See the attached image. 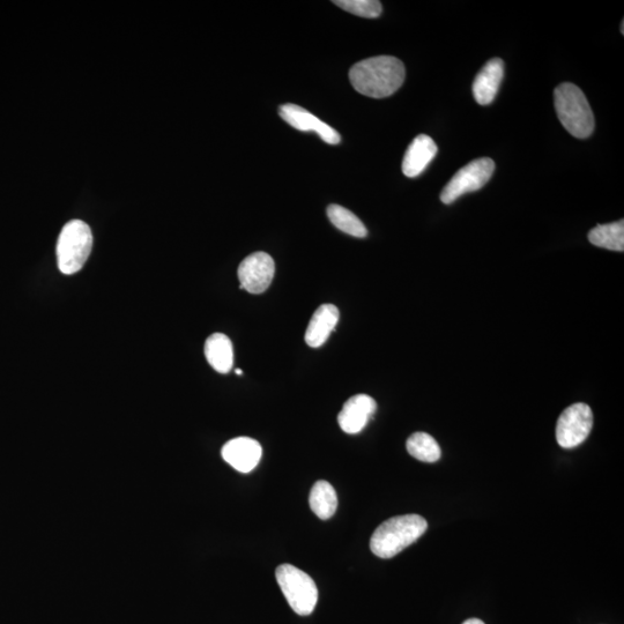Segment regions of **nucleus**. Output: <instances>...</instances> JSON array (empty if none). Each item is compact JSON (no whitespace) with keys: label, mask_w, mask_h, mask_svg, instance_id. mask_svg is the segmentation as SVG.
<instances>
[{"label":"nucleus","mask_w":624,"mask_h":624,"mask_svg":"<svg viewBox=\"0 0 624 624\" xmlns=\"http://www.w3.org/2000/svg\"><path fill=\"white\" fill-rule=\"evenodd\" d=\"M405 65L392 56H378L356 63L349 71V80L356 92L368 98L384 99L403 86Z\"/></svg>","instance_id":"obj_1"},{"label":"nucleus","mask_w":624,"mask_h":624,"mask_svg":"<svg viewBox=\"0 0 624 624\" xmlns=\"http://www.w3.org/2000/svg\"><path fill=\"white\" fill-rule=\"evenodd\" d=\"M428 529L427 520L419 515L392 517L371 537L370 548L381 559H391L420 539Z\"/></svg>","instance_id":"obj_2"},{"label":"nucleus","mask_w":624,"mask_h":624,"mask_svg":"<svg viewBox=\"0 0 624 624\" xmlns=\"http://www.w3.org/2000/svg\"><path fill=\"white\" fill-rule=\"evenodd\" d=\"M554 103L557 116L571 136L589 138L594 131V116L589 101L581 88L562 84L555 89Z\"/></svg>","instance_id":"obj_3"},{"label":"nucleus","mask_w":624,"mask_h":624,"mask_svg":"<svg viewBox=\"0 0 624 624\" xmlns=\"http://www.w3.org/2000/svg\"><path fill=\"white\" fill-rule=\"evenodd\" d=\"M92 248L91 228L84 221H70L58 237L56 254L59 271L65 276H72L79 272L91 255Z\"/></svg>","instance_id":"obj_4"},{"label":"nucleus","mask_w":624,"mask_h":624,"mask_svg":"<svg viewBox=\"0 0 624 624\" xmlns=\"http://www.w3.org/2000/svg\"><path fill=\"white\" fill-rule=\"evenodd\" d=\"M276 577L289 606L296 614L308 616L314 612L318 601L314 579L291 564H282L276 571Z\"/></svg>","instance_id":"obj_5"},{"label":"nucleus","mask_w":624,"mask_h":624,"mask_svg":"<svg viewBox=\"0 0 624 624\" xmlns=\"http://www.w3.org/2000/svg\"><path fill=\"white\" fill-rule=\"evenodd\" d=\"M494 172L495 163L492 159L482 158L468 163L445 185L441 193L442 203L450 205L466 193L484 188Z\"/></svg>","instance_id":"obj_6"},{"label":"nucleus","mask_w":624,"mask_h":624,"mask_svg":"<svg viewBox=\"0 0 624 624\" xmlns=\"http://www.w3.org/2000/svg\"><path fill=\"white\" fill-rule=\"evenodd\" d=\"M592 428L593 413L590 406L583 403L571 405L562 412L557 421V443L564 449L576 448L585 442Z\"/></svg>","instance_id":"obj_7"},{"label":"nucleus","mask_w":624,"mask_h":624,"mask_svg":"<svg viewBox=\"0 0 624 624\" xmlns=\"http://www.w3.org/2000/svg\"><path fill=\"white\" fill-rule=\"evenodd\" d=\"M274 274H276V264L273 258L265 252H255L248 256L237 270V276L241 282L240 288L250 294L264 293L271 286Z\"/></svg>","instance_id":"obj_8"},{"label":"nucleus","mask_w":624,"mask_h":624,"mask_svg":"<svg viewBox=\"0 0 624 624\" xmlns=\"http://www.w3.org/2000/svg\"><path fill=\"white\" fill-rule=\"evenodd\" d=\"M279 115L292 128L302 132H316L326 144L337 145L341 141L339 133L330 125L319 120L308 110L296 104H284L279 109Z\"/></svg>","instance_id":"obj_9"},{"label":"nucleus","mask_w":624,"mask_h":624,"mask_svg":"<svg viewBox=\"0 0 624 624\" xmlns=\"http://www.w3.org/2000/svg\"><path fill=\"white\" fill-rule=\"evenodd\" d=\"M377 410L376 401L368 395H356L346 401L338 415V422L346 434H359L373 418Z\"/></svg>","instance_id":"obj_10"},{"label":"nucleus","mask_w":624,"mask_h":624,"mask_svg":"<svg viewBox=\"0 0 624 624\" xmlns=\"http://www.w3.org/2000/svg\"><path fill=\"white\" fill-rule=\"evenodd\" d=\"M221 455L236 471L249 473L259 464L263 450L252 438L239 437L227 442L222 448Z\"/></svg>","instance_id":"obj_11"},{"label":"nucleus","mask_w":624,"mask_h":624,"mask_svg":"<svg viewBox=\"0 0 624 624\" xmlns=\"http://www.w3.org/2000/svg\"><path fill=\"white\" fill-rule=\"evenodd\" d=\"M503 77L504 63L502 59H490L478 73V76L475 77L473 83L474 99L480 106H488L495 100L497 93L500 91Z\"/></svg>","instance_id":"obj_12"},{"label":"nucleus","mask_w":624,"mask_h":624,"mask_svg":"<svg viewBox=\"0 0 624 624\" xmlns=\"http://www.w3.org/2000/svg\"><path fill=\"white\" fill-rule=\"evenodd\" d=\"M437 151V145L432 138L426 135L416 137L404 156V175L410 178L421 175L435 159Z\"/></svg>","instance_id":"obj_13"},{"label":"nucleus","mask_w":624,"mask_h":624,"mask_svg":"<svg viewBox=\"0 0 624 624\" xmlns=\"http://www.w3.org/2000/svg\"><path fill=\"white\" fill-rule=\"evenodd\" d=\"M339 310L333 304H323L311 317L306 332V343L318 348L326 343L339 322Z\"/></svg>","instance_id":"obj_14"},{"label":"nucleus","mask_w":624,"mask_h":624,"mask_svg":"<svg viewBox=\"0 0 624 624\" xmlns=\"http://www.w3.org/2000/svg\"><path fill=\"white\" fill-rule=\"evenodd\" d=\"M205 356L215 371L220 374H228L234 364L232 341L225 334H212L205 343Z\"/></svg>","instance_id":"obj_15"},{"label":"nucleus","mask_w":624,"mask_h":624,"mask_svg":"<svg viewBox=\"0 0 624 624\" xmlns=\"http://www.w3.org/2000/svg\"><path fill=\"white\" fill-rule=\"evenodd\" d=\"M309 503L312 512L323 520L330 519L336 514L338 508V496L336 490L328 481H317L312 487Z\"/></svg>","instance_id":"obj_16"},{"label":"nucleus","mask_w":624,"mask_h":624,"mask_svg":"<svg viewBox=\"0 0 624 624\" xmlns=\"http://www.w3.org/2000/svg\"><path fill=\"white\" fill-rule=\"evenodd\" d=\"M589 241L596 247L622 252L624 250V221L593 228L589 233Z\"/></svg>","instance_id":"obj_17"},{"label":"nucleus","mask_w":624,"mask_h":624,"mask_svg":"<svg viewBox=\"0 0 624 624\" xmlns=\"http://www.w3.org/2000/svg\"><path fill=\"white\" fill-rule=\"evenodd\" d=\"M408 453L420 462L435 463L442 456L440 445L427 433H415L406 443Z\"/></svg>","instance_id":"obj_18"},{"label":"nucleus","mask_w":624,"mask_h":624,"mask_svg":"<svg viewBox=\"0 0 624 624\" xmlns=\"http://www.w3.org/2000/svg\"><path fill=\"white\" fill-rule=\"evenodd\" d=\"M328 217L332 224L345 234L359 237V239H363V237L368 235V230L363 225V222L343 206L330 205L328 207Z\"/></svg>","instance_id":"obj_19"},{"label":"nucleus","mask_w":624,"mask_h":624,"mask_svg":"<svg viewBox=\"0 0 624 624\" xmlns=\"http://www.w3.org/2000/svg\"><path fill=\"white\" fill-rule=\"evenodd\" d=\"M333 4L354 14V16L368 19L380 17L383 10L382 3L377 2V0H336Z\"/></svg>","instance_id":"obj_20"},{"label":"nucleus","mask_w":624,"mask_h":624,"mask_svg":"<svg viewBox=\"0 0 624 624\" xmlns=\"http://www.w3.org/2000/svg\"><path fill=\"white\" fill-rule=\"evenodd\" d=\"M463 624H485V622L479 619H468Z\"/></svg>","instance_id":"obj_21"},{"label":"nucleus","mask_w":624,"mask_h":624,"mask_svg":"<svg viewBox=\"0 0 624 624\" xmlns=\"http://www.w3.org/2000/svg\"><path fill=\"white\" fill-rule=\"evenodd\" d=\"M235 373H236L237 375H242V374H243L241 369H236Z\"/></svg>","instance_id":"obj_22"},{"label":"nucleus","mask_w":624,"mask_h":624,"mask_svg":"<svg viewBox=\"0 0 624 624\" xmlns=\"http://www.w3.org/2000/svg\"><path fill=\"white\" fill-rule=\"evenodd\" d=\"M621 33H622V35L624 34V22L623 21H622V24H621Z\"/></svg>","instance_id":"obj_23"}]
</instances>
